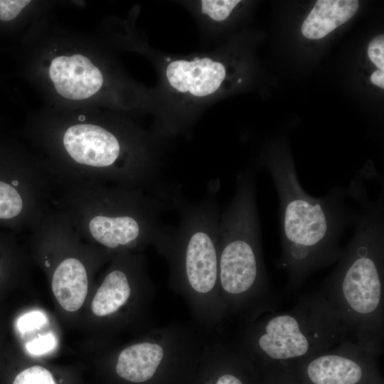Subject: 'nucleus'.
<instances>
[{
	"label": "nucleus",
	"mask_w": 384,
	"mask_h": 384,
	"mask_svg": "<svg viewBox=\"0 0 384 384\" xmlns=\"http://www.w3.org/2000/svg\"><path fill=\"white\" fill-rule=\"evenodd\" d=\"M353 195L361 208L355 232L321 292L345 326L348 340L376 357L384 343L383 193L369 200L360 181Z\"/></svg>",
	"instance_id": "1"
},
{
	"label": "nucleus",
	"mask_w": 384,
	"mask_h": 384,
	"mask_svg": "<svg viewBox=\"0 0 384 384\" xmlns=\"http://www.w3.org/2000/svg\"><path fill=\"white\" fill-rule=\"evenodd\" d=\"M268 169L279 201V265L287 271L288 290L296 292L312 272L338 260L343 232L358 215L345 203L348 189L335 188L324 197L314 198L303 189L289 163L272 161Z\"/></svg>",
	"instance_id": "2"
},
{
	"label": "nucleus",
	"mask_w": 384,
	"mask_h": 384,
	"mask_svg": "<svg viewBox=\"0 0 384 384\" xmlns=\"http://www.w3.org/2000/svg\"><path fill=\"white\" fill-rule=\"evenodd\" d=\"M52 206L68 217L80 236L105 251L139 253L154 247L168 225L166 203L150 192L94 182L55 184Z\"/></svg>",
	"instance_id": "3"
},
{
	"label": "nucleus",
	"mask_w": 384,
	"mask_h": 384,
	"mask_svg": "<svg viewBox=\"0 0 384 384\" xmlns=\"http://www.w3.org/2000/svg\"><path fill=\"white\" fill-rule=\"evenodd\" d=\"M172 201L179 215L178 225L169 226L155 248L168 264L171 289L186 301L198 326L212 331L228 315L218 285L216 191L210 189L196 202H186L180 195Z\"/></svg>",
	"instance_id": "4"
},
{
	"label": "nucleus",
	"mask_w": 384,
	"mask_h": 384,
	"mask_svg": "<svg viewBox=\"0 0 384 384\" xmlns=\"http://www.w3.org/2000/svg\"><path fill=\"white\" fill-rule=\"evenodd\" d=\"M236 191L220 215L218 285L228 314L255 320L277 306L264 264L255 176L239 174Z\"/></svg>",
	"instance_id": "5"
},
{
	"label": "nucleus",
	"mask_w": 384,
	"mask_h": 384,
	"mask_svg": "<svg viewBox=\"0 0 384 384\" xmlns=\"http://www.w3.org/2000/svg\"><path fill=\"white\" fill-rule=\"evenodd\" d=\"M246 324L235 347L251 362L289 363L348 340L345 326L321 291L304 294L287 311Z\"/></svg>",
	"instance_id": "6"
},
{
	"label": "nucleus",
	"mask_w": 384,
	"mask_h": 384,
	"mask_svg": "<svg viewBox=\"0 0 384 384\" xmlns=\"http://www.w3.org/2000/svg\"><path fill=\"white\" fill-rule=\"evenodd\" d=\"M375 356L346 340L336 346L293 363L311 384H361L371 370Z\"/></svg>",
	"instance_id": "7"
},
{
	"label": "nucleus",
	"mask_w": 384,
	"mask_h": 384,
	"mask_svg": "<svg viewBox=\"0 0 384 384\" xmlns=\"http://www.w3.org/2000/svg\"><path fill=\"white\" fill-rule=\"evenodd\" d=\"M49 75L58 93L70 100L91 97L103 82L101 71L80 54L55 57L51 62Z\"/></svg>",
	"instance_id": "8"
},
{
	"label": "nucleus",
	"mask_w": 384,
	"mask_h": 384,
	"mask_svg": "<svg viewBox=\"0 0 384 384\" xmlns=\"http://www.w3.org/2000/svg\"><path fill=\"white\" fill-rule=\"evenodd\" d=\"M170 85L181 92L205 97L215 92L225 77L224 65L210 58L171 62L166 69Z\"/></svg>",
	"instance_id": "9"
},
{
	"label": "nucleus",
	"mask_w": 384,
	"mask_h": 384,
	"mask_svg": "<svg viewBox=\"0 0 384 384\" xmlns=\"http://www.w3.org/2000/svg\"><path fill=\"white\" fill-rule=\"evenodd\" d=\"M51 285L55 299L65 310H78L88 289L87 271L82 261L72 256L62 260L53 271Z\"/></svg>",
	"instance_id": "10"
},
{
	"label": "nucleus",
	"mask_w": 384,
	"mask_h": 384,
	"mask_svg": "<svg viewBox=\"0 0 384 384\" xmlns=\"http://www.w3.org/2000/svg\"><path fill=\"white\" fill-rule=\"evenodd\" d=\"M356 0H319L302 26L309 39H320L349 20L358 9Z\"/></svg>",
	"instance_id": "11"
},
{
	"label": "nucleus",
	"mask_w": 384,
	"mask_h": 384,
	"mask_svg": "<svg viewBox=\"0 0 384 384\" xmlns=\"http://www.w3.org/2000/svg\"><path fill=\"white\" fill-rule=\"evenodd\" d=\"M13 384H56V383L48 370L42 366H33L19 373Z\"/></svg>",
	"instance_id": "12"
},
{
	"label": "nucleus",
	"mask_w": 384,
	"mask_h": 384,
	"mask_svg": "<svg viewBox=\"0 0 384 384\" xmlns=\"http://www.w3.org/2000/svg\"><path fill=\"white\" fill-rule=\"evenodd\" d=\"M238 0H204L201 1L202 11L215 21L226 19Z\"/></svg>",
	"instance_id": "13"
},
{
	"label": "nucleus",
	"mask_w": 384,
	"mask_h": 384,
	"mask_svg": "<svg viewBox=\"0 0 384 384\" xmlns=\"http://www.w3.org/2000/svg\"><path fill=\"white\" fill-rule=\"evenodd\" d=\"M31 1L0 0V20L10 21L15 18Z\"/></svg>",
	"instance_id": "14"
},
{
	"label": "nucleus",
	"mask_w": 384,
	"mask_h": 384,
	"mask_svg": "<svg viewBox=\"0 0 384 384\" xmlns=\"http://www.w3.org/2000/svg\"><path fill=\"white\" fill-rule=\"evenodd\" d=\"M47 322L45 314L41 311H34L21 316L17 322L18 329L21 332H26L38 328Z\"/></svg>",
	"instance_id": "15"
},
{
	"label": "nucleus",
	"mask_w": 384,
	"mask_h": 384,
	"mask_svg": "<svg viewBox=\"0 0 384 384\" xmlns=\"http://www.w3.org/2000/svg\"><path fill=\"white\" fill-rule=\"evenodd\" d=\"M55 339L52 334L40 336L26 345L27 351L34 355H40L52 350L55 346Z\"/></svg>",
	"instance_id": "16"
},
{
	"label": "nucleus",
	"mask_w": 384,
	"mask_h": 384,
	"mask_svg": "<svg viewBox=\"0 0 384 384\" xmlns=\"http://www.w3.org/2000/svg\"><path fill=\"white\" fill-rule=\"evenodd\" d=\"M368 55L370 60L382 70H384V36L379 35L370 42Z\"/></svg>",
	"instance_id": "17"
},
{
	"label": "nucleus",
	"mask_w": 384,
	"mask_h": 384,
	"mask_svg": "<svg viewBox=\"0 0 384 384\" xmlns=\"http://www.w3.org/2000/svg\"><path fill=\"white\" fill-rule=\"evenodd\" d=\"M371 82L381 88H384V70H376L370 77Z\"/></svg>",
	"instance_id": "18"
}]
</instances>
